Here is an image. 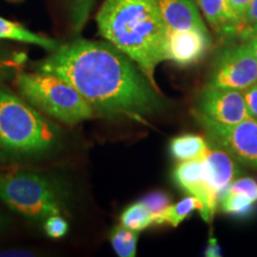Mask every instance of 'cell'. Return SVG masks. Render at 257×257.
I'll use <instances>...</instances> for the list:
<instances>
[{
  "label": "cell",
  "instance_id": "1",
  "mask_svg": "<svg viewBox=\"0 0 257 257\" xmlns=\"http://www.w3.org/2000/svg\"><path fill=\"white\" fill-rule=\"evenodd\" d=\"M36 72L63 79L101 114L142 119L162 107L159 89L111 43L76 40L59 46Z\"/></svg>",
  "mask_w": 257,
  "mask_h": 257
},
{
  "label": "cell",
  "instance_id": "2",
  "mask_svg": "<svg viewBox=\"0 0 257 257\" xmlns=\"http://www.w3.org/2000/svg\"><path fill=\"white\" fill-rule=\"evenodd\" d=\"M95 19L99 34L133 60L157 88L155 70L168 61V28L157 0H105Z\"/></svg>",
  "mask_w": 257,
  "mask_h": 257
},
{
  "label": "cell",
  "instance_id": "3",
  "mask_svg": "<svg viewBox=\"0 0 257 257\" xmlns=\"http://www.w3.org/2000/svg\"><path fill=\"white\" fill-rule=\"evenodd\" d=\"M60 126L24 98L0 85V161L27 162L59 149Z\"/></svg>",
  "mask_w": 257,
  "mask_h": 257
},
{
  "label": "cell",
  "instance_id": "4",
  "mask_svg": "<svg viewBox=\"0 0 257 257\" xmlns=\"http://www.w3.org/2000/svg\"><path fill=\"white\" fill-rule=\"evenodd\" d=\"M16 87L22 98L48 117L64 124L91 119L94 110L80 93L59 76L49 73L19 72Z\"/></svg>",
  "mask_w": 257,
  "mask_h": 257
},
{
  "label": "cell",
  "instance_id": "5",
  "mask_svg": "<svg viewBox=\"0 0 257 257\" xmlns=\"http://www.w3.org/2000/svg\"><path fill=\"white\" fill-rule=\"evenodd\" d=\"M0 199L12 211L34 221H44L64 211L63 195L57 185L34 172L0 176Z\"/></svg>",
  "mask_w": 257,
  "mask_h": 257
},
{
  "label": "cell",
  "instance_id": "6",
  "mask_svg": "<svg viewBox=\"0 0 257 257\" xmlns=\"http://www.w3.org/2000/svg\"><path fill=\"white\" fill-rule=\"evenodd\" d=\"M208 140L243 165L257 169V120L245 118L234 124H221L195 117Z\"/></svg>",
  "mask_w": 257,
  "mask_h": 257
},
{
  "label": "cell",
  "instance_id": "7",
  "mask_svg": "<svg viewBox=\"0 0 257 257\" xmlns=\"http://www.w3.org/2000/svg\"><path fill=\"white\" fill-rule=\"evenodd\" d=\"M257 82V60L248 43L227 47L218 54L208 83L244 91Z\"/></svg>",
  "mask_w": 257,
  "mask_h": 257
},
{
  "label": "cell",
  "instance_id": "8",
  "mask_svg": "<svg viewBox=\"0 0 257 257\" xmlns=\"http://www.w3.org/2000/svg\"><path fill=\"white\" fill-rule=\"evenodd\" d=\"M195 117L214 123L234 124L248 118L243 91L208 85L198 96L193 111Z\"/></svg>",
  "mask_w": 257,
  "mask_h": 257
},
{
  "label": "cell",
  "instance_id": "9",
  "mask_svg": "<svg viewBox=\"0 0 257 257\" xmlns=\"http://www.w3.org/2000/svg\"><path fill=\"white\" fill-rule=\"evenodd\" d=\"M173 178L182 191L202 202V219L211 223L218 210L219 195L210 184L204 159L182 161L175 168Z\"/></svg>",
  "mask_w": 257,
  "mask_h": 257
},
{
  "label": "cell",
  "instance_id": "10",
  "mask_svg": "<svg viewBox=\"0 0 257 257\" xmlns=\"http://www.w3.org/2000/svg\"><path fill=\"white\" fill-rule=\"evenodd\" d=\"M212 40L207 29L168 30L167 57L181 67H188L204 59L210 50Z\"/></svg>",
  "mask_w": 257,
  "mask_h": 257
},
{
  "label": "cell",
  "instance_id": "11",
  "mask_svg": "<svg viewBox=\"0 0 257 257\" xmlns=\"http://www.w3.org/2000/svg\"><path fill=\"white\" fill-rule=\"evenodd\" d=\"M168 30L207 29L193 0H157Z\"/></svg>",
  "mask_w": 257,
  "mask_h": 257
},
{
  "label": "cell",
  "instance_id": "12",
  "mask_svg": "<svg viewBox=\"0 0 257 257\" xmlns=\"http://www.w3.org/2000/svg\"><path fill=\"white\" fill-rule=\"evenodd\" d=\"M202 159L206 167L210 184L219 195L220 201L221 197L227 191L237 174L232 156L224 152L223 149H208L206 155Z\"/></svg>",
  "mask_w": 257,
  "mask_h": 257
},
{
  "label": "cell",
  "instance_id": "13",
  "mask_svg": "<svg viewBox=\"0 0 257 257\" xmlns=\"http://www.w3.org/2000/svg\"><path fill=\"white\" fill-rule=\"evenodd\" d=\"M212 28L220 34H239V27L231 14L227 0H197Z\"/></svg>",
  "mask_w": 257,
  "mask_h": 257
},
{
  "label": "cell",
  "instance_id": "14",
  "mask_svg": "<svg viewBox=\"0 0 257 257\" xmlns=\"http://www.w3.org/2000/svg\"><path fill=\"white\" fill-rule=\"evenodd\" d=\"M0 40H10L25 44H34L48 51H54L59 48V42L53 38L36 34L29 30L22 24L0 17Z\"/></svg>",
  "mask_w": 257,
  "mask_h": 257
},
{
  "label": "cell",
  "instance_id": "15",
  "mask_svg": "<svg viewBox=\"0 0 257 257\" xmlns=\"http://www.w3.org/2000/svg\"><path fill=\"white\" fill-rule=\"evenodd\" d=\"M170 154L178 161H189L202 159L210 149L204 137L199 135H181L173 138L169 146Z\"/></svg>",
  "mask_w": 257,
  "mask_h": 257
},
{
  "label": "cell",
  "instance_id": "16",
  "mask_svg": "<svg viewBox=\"0 0 257 257\" xmlns=\"http://www.w3.org/2000/svg\"><path fill=\"white\" fill-rule=\"evenodd\" d=\"M202 210V202L195 197H186L176 204L167 206L165 210L154 214V224L157 225H170L173 227H178L180 224L187 218L192 212Z\"/></svg>",
  "mask_w": 257,
  "mask_h": 257
},
{
  "label": "cell",
  "instance_id": "17",
  "mask_svg": "<svg viewBox=\"0 0 257 257\" xmlns=\"http://www.w3.org/2000/svg\"><path fill=\"white\" fill-rule=\"evenodd\" d=\"M153 224V213L142 201L130 205L120 214V225L133 231H136V232L146 230Z\"/></svg>",
  "mask_w": 257,
  "mask_h": 257
},
{
  "label": "cell",
  "instance_id": "18",
  "mask_svg": "<svg viewBox=\"0 0 257 257\" xmlns=\"http://www.w3.org/2000/svg\"><path fill=\"white\" fill-rule=\"evenodd\" d=\"M140 232L133 231L123 225L115 226L110 233V243L119 257H135Z\"/></svg>",
  "mask_w": 257,
  "mask_h": 257
},
{
  "label": "cell",
  "instance_id": "19",
  "mask_svg": "<svg viewBox=\"0 0 257 257\" xmlns=\"http://www.w3.org/2000/svg\"><path fill=\"white\" fill-rule=\"evenodd\" d=\"M253 204H255V201L250 198L239 194V193L232 192H225V194L219 201L221 210L225 213L236 217H248L249 214H251Z\"/></svg>",
  "mask_w": 257,
  "mask_h": 257
},
{
  "label": "cell",
  "instance_id": "20",
  "mask_svg": "<svg viewBox=\"0 0 257 257\" xmlns=\"http://www.w3.org/2000/svg\"><path fill=\"white\" fill-rule=\"evenodd\" d=\"M68 6L72 30L79 34L87 23L89 15L96 0H66Z\"/></svg>",
  "mask_w": 257,
  "mask_h": 257
},
{
  "label": "cell",
  "instance_id": "21",
  "mask_svg": "<svg viewBox=\"0 0 257 257\" xmlns=\"http://www.w3.org/2000/svg\"><path fill=\"white\" fill-rule=\"evenodd\" d=\"M24 61L25 55L23 54L10 53L0 48V78H8L12 74L16 75Z\"/></svg>",
  "mask_w": 257,
  "mask_h": 257
},
{
  "label": "cell",
  "instance_id": "22",
  "mask_svg": "<svg viewBox=\"0 0 257 257\" xmlns=\"http://www.w3.org/2000/svg\"><path fill=\"white\" fill-rule=\"evenodd\" d=\"M44 223V231L51 238H61L68 232V223L62 214H54L47 218Z\"/></svg>",
  "mask_w": 257,
  "mask_h": 257
},
{
  "label": "cell",
  "instance_id": "23",
  "mask_svg": "<svg viewBox=\"0 0 257 257\" xmlns=\"http://www.w3.org/2000/svg\"><path fill=\"white\" fill-rule=\"evenodd\" d=\"M226 192L239 193V194L245 195L253 201H257V182L251 178H242L233 180L231 182Z\"/></svg>",
  "mask_w": 257,
  "mask_h": 257
},
{
  "label": "cell",
  "instance_id": "24",
  "mask_svg": "<svg viewBox=\"0 0 257 257\" xmlns=\"http://www.w3.org/2000/svg\"><path fill=\"white\" fill-rule=\"evenodd\" d=\"M141 201L149 208V211L152 212L153 216L154 214L159 213L160 211L165 210L167 206L170 205L169 195L162 191H155L149 193V194H148L147 197H144Z\"/></svg>",
  "mask_w": 257,
  "mask_h": 257
},
{
  "label": "cell",
  "instance_id": "25",
  "mask_svg": "<svg viewBox=\"0 0 257 257\" xmlns=\"http://www.w3.org/2000/svg\"><path fill=\"white\" fill-rule=\"evenodd\" d=\"M251 0H227L231 14H232L234 21L239 27V34L243 29V21L245 17V12Z\"/></svg>",
  "mask_w": 257,
  "mask_h": 257
},
{
  "label": "cell",
  "instance_id": "26",
  "mask_svg": "<svg viewBox=\"0 0 257 257\" xmlns=\"http://www.w3.org/2000/svg\"><path fill=\"white\" fill-rule=\"evenodd\" d=\"M243 95L248 115L252 119L257 120V82L244 89Z\"/></svg>",
  "mask_w": 257,
  "mask_h": 257
},
{
  "label": "cell",
  "instance_id": "27",
  "mask_svg": "<svg viewBox=\"0 0 257 257\" xmlns=\"http://www.w3.org/2000/svg\"><path fill=\"white\" fill-rule=\"evenodd\" d=\"M257 27V0H251L245 12V17L243 21V29L240 34L251 30L252 28Z\"/></svg>",
  "mask_w": 257,
  "mask_h": 257
},
{
  "label": "cell",
  "instance_id": "28",
  "mask_svg": "<svg viewBox=\"0 0 257 257\" xmlns=\"http://www.w3.org/2000/svg\"><path fill=\"white\" fill-rule=\"evenodd\" d=\"M205 256H210V257L221 256L220 246L219 244H218V240L214 238V237H211V238L208 239L207 248L205 250Z\"/></svg>",
  "mask_w": 257,
  "mask_h": 257
},
{
  "label": "cell",
  "instance_id": "29",
  "mask_svg": "<svg viewBox=\"0 0 257 257\" xmlns=\"http://www.w3.org/2000/svg\"><path fill=\"white\" fill-rule=\"evenodd\" d=\"M243 37L248 40L246 43H248L250 48H251L253 56H255V59L257 60V32L256 31H249V32H246V34H244Z\"/></svg>",
  "mask_w": 257,
  "mask_h": 257
},
{
  "label": "cell",
  "instance_id": "30",
  "mask_svg": "<svg viewBox=\"0 0 257 257\" xmlns=\"http://www.w3.org/2000/svg\"><path fill=\"white\" fill-rule=\"evenodd\" d=\"M34 253L29 250H6L0 252V256H31Z\"/></svg>",
  "mask_w": 257,
  "mask_h": 257
},
{
  "label": "cell",
  "instance_id": "31",
  "mask_svg": "<svg viewBox=\"0 0 257 257\" xmlns=\"http://www.w3.org/2000/svg\"><path fill=\"white\" fill-rule=\"evenodd\" d=\"M249 31H256V32H257V27H255V28H252V29H251V30H249ZM249 31H246V32H249ZM246 32H244V34H246ZM244 34H243V35H244ZM243 35H242V36H243Z\"/></svg>",
  "mask_w": 257,
  "mask_h": 257
},
{
  "label": "cell",
  "instance_id": "32",
  "mask_svg": "<svg viewBox=\"0 0 257 257\" xmlns=\"http://www.w3.org/2000/svg\"><path fill=\"white\" fill-rule=\"evenodd\" d=\"M0 225H2V223H0Z\"/></svg>",
  "mask_w": 257,
  "mask_h": 257
}]
</instances>
